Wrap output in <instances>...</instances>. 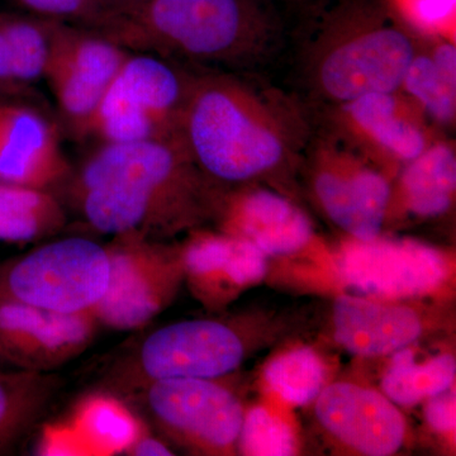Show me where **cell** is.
Masks as SVG:
<instances>
[{
  "mask_svg": "<svg viewBox=\"0 0 456 456\" xmlns=\"http://www.w3.org/2000/svg\"><path fill=\"white\" fill-rule=\"evenodd\" d=\"M314 134L297 99L226 71L194 75L180 122L191 160L221 187L292 178Z\"/></svg>",
  "mask_w": 456,
  "mask_h": 456,
  "instance_id": "cell-1",
  "label": "cell"
},
{
  "mask_svg": "<svg viewBox=\"0 0 456 456\" xmlns=\"http://www.w3.org/2000/svg\"><path fill=\"white\" fill-rule=\"evenodd\" d=\"M221 194L180 140L102 143L71 187L94 230L159 241L215 217Z\"/></svg>",
  "mask_w": 456,
  "mask_h": 456,
  "instance_id": "cell-2",
  "label": "cell"
},
{
  "mask_svg": "<svg viewBox=\"0 0 456 456\" xmlns=\"http://www.w3.org/2000/svg\"><path fill=\"white\" fill-rule=\"evenodd\" d=\"M95 32L130 53L248 70L277 53L283 25L274 0H150Z\"/></svg>",
  "mask_w": 456,
  "mask_h": 456,
  "instance_id": "cell-3",
  "label": "cell"
},
{
  "mask_svg": "<svg viewBox=\"0 0 456 456\" xmlns=\"http://www.w3.org/2000/svg\"><path fill=\"white\" fill-rule=\"evenodd\" d=\"M417 40L383 2L341 0L305 42L303 80L327 107L371 93L397 92Z\"/></svg>",
  "mask_w": 456,
  "mask_h": 456,
  "instance_id": "cell-4",
  "label": "cell"
},
{
  "mask_svg": "<svg viewBox=\"0 0 456 456\" xmlns=\"http://www.w3.org/2000/svg\"><path fill=\"white\" fill-rule=\"evenodd\" d=\"M193 79L175 61L131 53L80 136L97 137L102 143L180 140Z\"/></svg>",
  "mask_w": 456,
  "mask_h": 456,
  "instance_id": "cell-5",
  "label": "cell"
},
{
  "mask_svg": "<svg viewBox=\"0 0 456 456\" xmlns=\"http://www.w3.org/2000/svg\"><path fill=\"white\" fill-rule=\"evenodd\" d=\"M235 326L217 320H191L161 327L117 360L107 383L119 395L154 380L218 379L235 371L246 356Z\"/></svg>",
  "mask_w": 456,
  "mask_h": 456,
  "instance_id": "cell-6",
  "label": "cell"
},
{
  "mask_svg": "<svg viewBox=\"0 0 456 456\" xmlns=\"http://www.w3.org/2000/svg\"><path fill=\"white\" fill-rule=\"evenodd\" d=\"M110 283L106 246L84 237L57 240L0 263V298L57 312H92Z\"/></svg>",
  "mask_w": 456,
  "mask_h": 456,
  "instance_id": "cell-7",
  "label": "cell"
},
{
  "mask_svg": "<svg viewBox=\"0 0 456 456\" xmlns=\"http://www.w3.org/2000/svg\"><path fill=\"white\" fill-rule=\"evenodd\" d=\"M302 167L327 218L351 239H375L391 215L389 171L331 131L314 132Z\"/></svg>",
  "mask_w": 456,
  "mask_h": 456,
  "instance_id": "cell-8",
  "label": "cell"
},
{
  "mask_svg": "<svg viewBox=\"0 0 456 456\" xmlns=\"http://www.w3.org/2000/svg\"><path fill=\"white\" fill-rule=\"evenodd\" d=\"M122 395L163 436L197 454H228L239 443L244 407L235 393L216 379L154 380Z\"/></svg>",
  "mask_w": 456,
  "mask_h": 456,
  "instance_id": "cell-9",
  "label": "cell"
},
{
  "mask_svg": "<svg viewBox=\"0 0 456 456\" xmlns=\"http://www.w3.org/2000/svg\"><path fill=\"white\" fill-rule=\"evenodd\" d=\"M104 246L110 283L93 314L117 331L142 329L169 307L185 281L182 248L134 233L114 236Z\"/></svg>",
  "mask_w": 456,
  "mask_h": 456,
  "instance_id": "cell-10",
  "label": "cell"
},
{
  "mask_svg": "<svg viewBox=\"0 0 456 456\" xmlns=\"http://www.w3.org/2000/svg\"><path fill=\"white\" fill-rule=\"evenodd\" d=\"M46 20L44 77L66 122L80 134L131 53L93 29Z\"/></svg>",
  "mask_w": 456,
  "mask_h": 456,
  "instance_id": "cell-11",
  "label": "cell"
},
{
  "mask_svg": "<svg viewBox=\"0 0 456 456\" xmlns=\"http://www.w3.org/2000/svg\"><path fill=\"white\" fill-rule=\"evenodd\" d=\"M330 130L389 173L437 139V128L399 90L371 93L327 107Z\"/></svg>",
  "mask_w": 456,
  "mask_h": 456,
  "instance_id": "cell-12",
  "label": "cell"
},
{
  "mask_svg": "<svg viewBox=\"0 0 456 456\" xmlns=\"http://www.w3.org/2000/svg\"><path fill=\"white\" fill-rule=\"evenodd\" d=\"M340 277L356 292L386 301L424 297L450 275L445 254L410 239H351L338 257Z\"/></svg>",
  "mask_w": 456,
  "mask_h": 456,
  "instance_id": "cell-13",
  "label": "cell"
},
{
  "mask_svg": "<svg viewBox=\"0 0 456 456\" xmlns=\"http://www.w3.org/2000/svg\"><path fill=\"white\" fill-rule=\"evenodd\" d=\"M98 326L93 312L57 314L0 298V360L49 373L82 355Z\"/></svg>",
  "mask_w": 456,
  "mask_h": 456,
  "instance_id": "cell-14",
  "label": "cell"
},
{
  "mask_svg": "<svg viewBox=\"0 0 456 456\" xmlns=\"http://www.w3.org/2000/svg\"><path fill=\"white\" fill-rule=\"evenodd\" d=\"M321 428L345 448L360 455L395 454L406 440V419L384 393L338 382L326 386L314 399Z\"/></svg>",
  "mask_w": 456,
  "mask_h": 456,
  "instance_id": "cell-15",
  "label": "cell"
},
{
  "mask_svg": "<svg viewBox=\"0 0 456 456\" xmlns=\"http://www.w3.org/2000/svg\"><path fill=\"white\" fill-rule=\"evenodd\" d=\"M215 218L222 232L248 240L266 256L299 253L314 235L311 218L298 204L259 183L222 191Z\"/></svg>",
  "mask_w": 456,
  "mask_h": 456,
  "instance_id": "cell-16",
  "label": "cell"
},
{
  "mask_svg": "<svg viewBox=\"0 0 456 456\" xmlns=\"http://www.w3.org/2000/svg\"><path fill=\"white\" fill-rule=\"evenodd\" d=\"M69 175L55 126L32 108L0 103V183L49 191Z\"/></svg>",
  "mask_w": 456,
  "mask_h": 456,
  "instance_id": "cell-17",
  "label": "cell"
},
{
  "mask_svg": "<svg viewBox=\"0 0 456 456\" xmlns=\"http://www.w3.org/2000/svg\"><path fill=\"white\" fill-rule=\"evenodd\" d=\"M184 279L194 296L216 305L253 287L268 273V256L242 237L197 231L182 248Z\"/></svg>",
  "mask_w": 456,
  "mask_h": 456,
  "instance_id": "cell-18",
  "label": "cell"
},
{
  "mask_svg": "<svg viewBox=\"0 0 456 456\" xmlns=\"http://www.w3.org/2000/svg\"><path fill=\"white\" fill-rule=\"evenodd\" d=\"M334 335L345 350L362 358L392 355L424 331L415 310L393 301L340 296L334 305Z\"/></svg>",
  "mask_w": 456,
  "mask_h": 456,
  "instance_id": "cell-19",
  "label": "cell"
},
{
  "mask_svg": "<svg viewBox=\"0 0 456 456\" xmlns=\"http://www.w3.org/2000/svg\"><path fill=\"white\" fill-rule=\"evenodd\" d=\"M399 92L435 128H452L456 117L455 41L419 38Z\"/></svg>",
  "mask_w": 456,
  "mask_h": 456,
  "instance_id": "cell-20",
  "label": "cell"
},
{
  "mask_svg": "<svg viewBox=\"0 0 456 456\" xmlns=\"http://www.w3.org/2000/svg\"><path fill=\"white\" fill-rule=\"evenodd\" d=\"M391 208L399 204L419 218H436L452 208L456 191L454 142L437 137L428 149L397 171Z\"/></svg>",
  "mask_w": 456,
  "mask_h": 456,
  "instance_id": "cell-21",
  "label": "cell"
},
{
  "mask_svg": "<svg viewBox=\"0 0 456 456\" xmlns=\"http://www.w3.org/2000/svg\"><path fill=\"white\" fill-rule=\"evenodd\" d=\"M59 378L49 371H0V454L23 439L44 417L59 392Z\"/></svg>",
  "mask_w": 456,
  "mask_h": 456,
  "instance_id": "cell-22",
  "label": "cell"
},
{
  "mask_svg": "<svg viewBox=\"0 0 456 456\" xmlns=\"http://www.w3.org/2000/svg\"><path fill=\"white\" fill-rule=\"evenodd\" d=\"M65 221L64 208L50 191L0 183V241H37L55 235Z\"/></svg>",
  "mask_w": 456,
  "mask_h": 456,
  "instance_id": "cell-23",
  "label": "cell"
},
{
  "mask_svg": "<svg viewBox=\"0 0 456 456\" xmlns=\"http://www.w3.org/2000/svg\"><path fill=\"white\" fill-rule=\"evenodd\" d=\"M456 362L450 354L419 360L411 346L392 354L384 371L382 391L393 403L413 407L454 386Z\"/></svg>",
  "mask_w": 456,
  "mask_h": 456,
  "instance_id": "cell-24",
  "label": "cell"
},
{
  "mask_svg": "<svg viewBox=\"0 0 456 456\" xmlns=\"http://www.w3.org/2000/svg\"><path fill=\"white\" fill-rule=\"evenodd\" d=\"M270 391L294 404L305 406L326 387L325 362L311 347L299 346L279 354L264 370Z\"/></svg>",
  "mask_w": 456,
  "mask_h": 456,
  "instance_id": "cell-25",
  "label": "cell"
},
{
  "mask_svg": "<svg viewBox=\"0 0 456 456\" xmlns=\"http://www.w3.org/2000/svg\"><path fill=\"white\" fill-rule=\"evenodd\" d=\"M0 31L7 41L16 82L27 86L44 77L49 51L47 20L0 13Z\"/></svg>",
  "mask_w": 456,
  "mask_h": 456,
  "instance_id": "cell-26",
  "label": "cell"
},
{
  "mask_svg": "<svg viewBox=\"0 0 456 456\" xmlns=\"http://www.w3.org/2000/svg\"><path fill=\"white\" fill-rule=\"evenodd\" d=\"M395 20L419 38L456 37V0H382Z\"/></svg>",
  "mask_w": 456,
  "mask_h": 456,
  "instance_id": "cell-27",
  "label": "cell"
},
{
  "mask_svg": "<svg viewBox=\"0 0 456 456\" xmlns=\"http://www.w3.org/2000/svg\"><path fill=\"white\" fill-rule=\"evenodd\" d=\"M237 445L244 454L255 456L293 455L297 450L290 426L264 407L245 413Z\"/></svg>",
  "mask_w": 456,
  "mask_h": 456,
  "instance_id": "cell-28",
  "label": "cell"
},
{
  "mask_svg": "<svg viewBox=\"0 0 456 456\" xmlns=\"http://www.w3.org/2000/svg\"><path fill=\"white\" fill-rule=\"evenodd\" d=\"M27 11L45 20L97 29L106 20L103 0H16Z\"/></svg>",
  "mask_w": 456,
  "mask_h": 456,
  "instance_id": "cell-29",
  "label": "cell"
},
{
  "mask_svg": "<svg viewBox=\"0 0 456 456\" xmlns=\"http://www.w3.org/2000/svg\"><path fill=\"white\" fill-rule=\"evenodd\" d=\"M455 392L452 389L426 401L425 419L431 430L449 435L455 431Z\"/></svg>",
  "mask_w": 456,
  "mask_h": 456,
  "instance_id": "cell-30",
  "label": "cell"
},
{
  "mask_svg": "<svg viewBox=\"0 0 456 456\" xmlns=\"http://www.w3.org/2000/svg\"><path fill=\"white\" fill-rule=\"evenodd\" d=\"M127 454L134 456H169L174 455V452H171L169 446L163 441L155 439V437L143 436L131 444L130 448L127 449Z\"/></svg>",
  "mask_w": 456,
  "mask_h": 456,
  "instance_id": "cell-31",
  "label": "cell"
},
{
  "mask_svg": "<svg viewBox=\"0 0 456 456\" xmlns=\"http://www.w3.org/2000/svg\"><path fill=\"white\" fill-rule=\"evenodd\" d=\"M147 2H150V0H103L107 16L104 22L102 23V26L107 23L108 20H112V18L132 13V12L145 5ZM101 27H99V28H101Z\"/></svg>",
  "mask_w": 456,
  "mask_h": 456,
  "instance_id": "cell-32",
  "label": "cell"
},
{
  "mask_svg": "<svg viewBox=\"0 0 456 456\" xmlns=\"http://www.w3.org/2000/svg\"><path fill=\"white\" fill-rule=\"evenodd\" d=\"M0 83L22 86V84L17 83L16 79H14L11 53H9L7 41H5L2 31H0Z\"/></svg>",
  "mask_w": 456,
  "mask_h": 456,
  "instance_id": "cell-33",
  "label": "cell"
},
{
  "mask_svg": "<svg viewBox=\"0 0 456 456\" xmlns=\"http://www.w3.org/2000/svg\"><path fill=\"white\" fill-rule=\"evenodd\" d=\"M27 86H12V84L0 83V97H13V95L25 94Z\"/></svg>",
  "mask_w": 456,
  "mask_h": 456,
  "instance_id": "cell-34",
  "label": "cell"
},
{
  "mask_svg": "<svg viewBox=\"0 0 456 456\" xmlns=\"http://www.w3.org/2000/svg\"><path fill=\"white\" fill-rule=\"evenodd\" d=\"M275 3H284L287 5H294V7L310 8L311 5L317 4L321 0H274Z\"/></svg>",
  "mask_w": 456,
  "mask_h": 456,
  "instance_id": "cell-35",
  "label": "cell"
},
{
  "mask_svg": "<svg viewBox=\"0 0 456 456\" xmlns=\"http://www.w3.org/2000/svg\"><path fill=\"white\" fill-rule=\"evenodd\" d=\"M103 4H104V3H103Z\"/></svg>",
  "mask_w": 456,
  "mask_h": 456,
  "instance_id": "cell-36",
  "label": "cell"
}]
</instances>
